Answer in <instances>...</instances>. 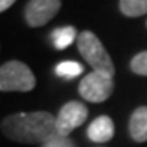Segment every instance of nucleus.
<instances>
[{
	"label": "nucleus",
	"instance_id": "f257e3e1",
	"mask_svg": "<svg viewBox=\"0 0 147 147\" xmlns=\"http://www.w3.org/2000/svg\"><path fill=\"white\" fill-rule=\"evenodd\" d=\"M2 132L17 143L44 144L56 134V117L47 111L17 113L3 119Z\"/></svg>",
	"mask_w": 147,
	"mask_h": 147
},
{
	"label": "nucleus",
	"instance_id": "f03ea898",
	"mask_svg": "<svg viewBox=\"0 0 147 147\" xmlns=\"http://www.w3.org/2000/svg\"><path fill=\"white\" fill-rule=\"evenodd\" d=\"M77 45L80 54L87 62L95 72L105 74L108 77L114 75V65L107 53L105 47L99 41V38L90 30H84L77 38Z\"/></svg>",
	"mask_w": 147,
	"mask_h": 147
},
{
	"label": "nucleus",
	"instance_id": "7ed1b4c3",
	"mask_svg": "<svg viewBox=\"0 0 147 147\" xmlns=\"http://www.w3.org/2000/svg\"><path fill=\"white\" fill-rule=\"evenodd\" d=\"M36 86L32 69L20 60H9L0 66V90L30 92Z\"/></svg>",
	"mask_w": 147,
	"mask_h": 147
},
{
	"label": "nucleus",
	"instance_id": "20e7f679",
	"mask_svg": "<svg viewBox=\"0 0 147 147\" xmlns=\"http://www.w3.org/2000/svg\"><path fill=\"white\" fill-rule=\"evenodd\" d=\"M113 90H114V83L113 77H108L101 72H90L87 74L78 86V92L86 101L89 102H104L107 101Z\"/></svg>",
	"mask_w": 147,
	"mask_h": 147
},
{
	"label": "nucleus",
	"instance_id": "39448f33",
	"mask_svg": "<svg viewBox=\"0 0 147 147\" xmlns=\"http://www.w3.org/2000/svg\"><path fill=\"white\" fill-rule=\"evenodd\" d=\"M87 116H89V110L83 102H78V101L66 102L60 108L56 117V134L68 137L74 129L80 128L87 120Z\"/></svg>",
	"mask_w": 147,
	"mask_h": 147
},
{
	"label": "nucleus",
	"instance_id": "423d86ee",
	"mask_svg": "<svg viewBox=\"0 0 147 147\" xmlns=\"http://www.w3.org/2000/svg\"><path fill=\"white\" fill-rule=\"evenodd\" d=\"M62 0H30L26 6V21L30 27H41L50 23L59 12Z\"/></svg>",
	"mask_w": 147,
	"mask_h": 147
},
{
	"label": "nucleus",
	"instance_id": "0eeeda50",
	"mask_svg": "<svg viewBox=\"0 0 147 147\" xmlns=\"http://www.w3.org/2000/svg\"><path fill=\"white\" fill-rule=\"evenodd\" d=\"M87 137L93 143H107L114 137V122L108 116L96 117L87 128Z\"/></svg>",
	"mask_w": 147,
	"mask_h": 147
},
{
	"label": "nucleus",
	"instance_id": "6e6552de",
	"mask_svg": "<svg viewBox=\"0 0 147 147\" xmlns=\"http://www.w3.org/2000/svg\"><path fill=\"white\" fill-rule=\"evenodd\" d=\"M129 132L137 143L147 141V107H140L132 113L129 120Z\"/></svg>",
	"mask_w": 147,
	"mask_h": 147
},
{
	"label": "nucleus",
	"instance_id": "1a4fd4ad",
	"mask_svg": "<svg viewBox=\"0 0 147 147\" xmlns=\"http://www.w3.org/2000/svg\"><path fill=\"white\" fill-rule=\"evenodd\" d=\"M77 38V30L72 26H66V27H59L51 33V41L54 48L57 50H65L75 41Z\"/></svg>",
	"mask_w": 147,
	"mask_h": 147
},
{
	"label": "nucleus",
	"instance_id": "9d476101",
	"mask_svg": "<svg viewBox=\"0 0 147 147\" xmlns=\"http://www.w3.org/2000/svg\"><path fill=\"white\" fill-rule=\"evenodd\" d=\"M120 11L126 17H141L147 14V0H120Z\"/></svg>",
	"mask_w": 147,
	"mask_h": 147
},
{
	"label": "nucleus",
	"instance_id": "9b49d317",
	"mask_svg": "<svg viewBox=\"0 0 147 147\" xmlns=\"http://www.w3.org/2000/svg\"><path fill=\"white\" fill-rule=\"evenodd\" d=\"M81 72H83V66L78 62L68 60V62H60L56 66V75L62 77V78H68V80L78 77Z\"/></svg>",
	"mask_w": 147,
	"mask_h": 147
},
{
	"label": "nucleus",
	"instance_id": "f8f14e48",
	"mask_svg": "<svg viewBox=\"0 0 147 147\" xmlns=\"http://www.w3.org/2000/svg\"><path fill=\"white\" fill-rule=\"evenodd\" d=\"M131 69L137 75L147 77V51H141L131 60Z\"/></svg>",
	"mask_w": 147,
	"mask_h": 147
},
{
	"label": "nucleus",
	"instance_id": "ddd939ff",
	"mask_svg": "<svg viewBox=\"0 0 147 147\" xmlns=\"http://www.w3.org/2000/svg\"><path fill=\"white\" fill-rule=\"evenodd\" d=\"M41 146L42 147H75V144L69 137H63V135H59V134H54Z\"/></svg>",
	"mask_w": 147,
	"mask_h": 147
},
{
	"label": "nucleus",
	"instance_id": "4468645a",
	"mask_svg": "<svg viewBox=\"0 0 147 147\" xmlns=\"http://www.w3.org/2000/svg\"><path fill=\"white\" fill-rule=\"evenodd\" d=\"M15 3V0H0V14Z\"/></svg>",
	"mask_w": 147,
	"mask_h": 147
},
{
	"label": "nucleus",
	"instance_id": "2eb2a0df",
	"mask_svg": "<svg viewBox=\"0 0 147 147\" xmlns=\"http://www.w3.org/2000/svg\"><path fill=\"white\" fill-rule=\"evenodd\" d=\"M146 24H147V23H146Z\"/></svg>",
	"mask_w": 147,
	"mask_h": 147
}]
</instances>
